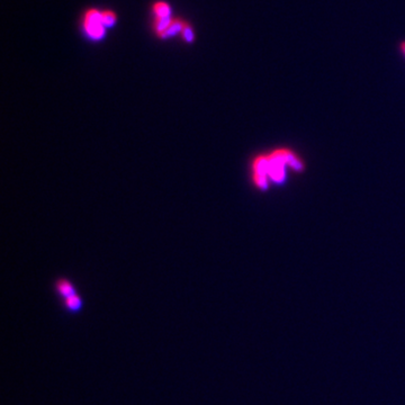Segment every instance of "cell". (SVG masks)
Returning a JSON list of instances; mask_svg holds the SVG:
<instances>
[{"label":"cell","instance_id":"8992f818","mask_svg":"<svg viewBox=\"0 0 405 405\" xmlns=\"http://www.w3.org/2000/svg\"><path fill=\"white\" fill-rule=\"evenodd\" d=\"M183 26H184V23H181L179 20H171L169 23V25L167 26L165 29H162V31L158 32V34H159V36H160V37L172 36V35H175L176 33L181 32V29H183Z\"/></svg>","mask_w":405,"mask_h":405},{"label":"cell","instance_id":"6da1fadb","mask_svg":"<svg viewBox=\"0 0 405 405\" xmlns=\"http://www.w3.org/2000/svg\"><path fill=\"white\" fill-rule=\"evenodd\" d=\"M85 29L94 40H99L105 34V26L101 22V13L96 9H90L85 16Z\"/></svg>","mask_w":405,"mask_h":405},{"label":"cell","instance_id":"5b68a950","mask_svg":"<svg viewBox=\"0 0 405 405\" xmlns=\"http://www.w3.org/2000/svg\"><path fill=\"white\" fill-rule=\"evenodd\" d=\"M64 308L71 313L80 311L82 308V298L80 297V295L75 293L69 297L64 298Z\"/></svg>","mask_w":405,"mask_h":405},{"label":"cell","instance_id":"ba28073f","mask_svg":"<svg viewBox=\"0 0 405 405\" xmlns=\"http://www.w3.org/2000/svg\"><path fill=\"white\" fill-rule=\"evenodd\" d=\"M154 13L157 18H170V7L166 2H157L154 5Z\"/></svg>","mask_w":405,"mask_h":405},{"label":"cell","instance_id":"8fae6325","mask_svg":"<svg viewBox=\"0 0 405 405\" xmlns=\"http://www.w3.org/2000/svg\"><path fill=\"white\" fill-rule=\"evenodd\" d=\"M401 52H402V54L405 56V41L401 43Z\"/></svg>","mask_w":405,"mask_h":405},{"label":"cell","instance_id":"277c9868","mask_svg":"<svg viewBox=\"0 0 405 405\" xmlns=\"http://www.w3.org/2000/svg\"><path fill=\"white\" fill-rule=\"evenodd\" d=\"M55 289L56 293L63 298H67L71 296V295L75 294L73 284L68 281V279H60V281L56 282Z\"/></svg>","mask_w":405,"mask_h":405},{"label":"cell","instance_id":"7a4b0ae2","mask_svg":"<svg viewBox=\"0 0 405 405\" xmlns=\"http://www.w3.org/2000/svg\"><path fill=\"white\" fill-rule=\"evenodd\" d=\"M279 152H281L284 164L290 167V168L295 170V171L302 172L303 170L305 169V166L304 164H303V161L294 152H291L290 150L279 149Z\"/></svg>","mask_w":405,"mask_h":405},{"label":"cell","instance_id":"9c48e42d","mask_svg":"<svg viewBox=\"0 0 405 405\" xmlns=\"http://www.w3.org/2000/svg\"><path fill=\"white\" fill-rule=\"evenodd\" d=\"M101 22H103L105 27H111L115 24L116 15L111 10H106L104 13H101Z\"/></svg>","mask_w":405,"mask_h":405},{"label":"cell","instance_id":"52a82bcc","mask_svg":"<svg viewBox=\"0 0 405 405\" xmlns=\"http://www.w3.org/2000/svg\"><path fill=\"white\" fill-rule=\"evenodd\" d=\"M253 183L259 189L266 191L269 187V177L267 175H259V173H252Z\"/></svg>","mask_w":405,"mask_h":405},{"label":"cell","instance_id":"3957f363","mask_svg":"<svg viewBox=\"0 0 405 405\" xmlns=\"http://www.w3.org/2000/svg\"><path fill=\"white\" fill-rule=\"evenodd\" d=\"M270 164L268 156H258L253 159L252 161V171L253 173H259V175H267L269 173ZM269 177V176H268Z\"/></svg>","mask_w":405,"mask_h":405},{"label":"cell","instance_id":"30bf717a","mask_svg":"<svg viewBox=\"0 0 405 405\" xmlns=\"http://www.w3.org/2000/svg\"><path fill=\"white\" fill-rule=\"evenodd\" d=\"M181 34H183L184 39L187 42H191L194 40V33H192L191 26H188L187 24H184L183 29H181Z\"/></svg>","mask_w":405,"mask_h":405}]
</instances>
